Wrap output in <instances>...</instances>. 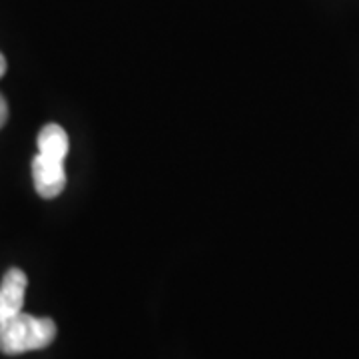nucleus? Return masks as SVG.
<instances>
[{
  "label": "nucleus",
  "instance_id": "nucleus-1",
  "mask_svg": "<svg viewBox=\"0 0 359 359\" xmlns=\"http://www.w3.org/2000/svg\"><path fill=\"white\" fill-rule=\"evenodd\" d=\"M56 337V323L50 318H34L30 313H16L0 323V351L4 355H20L26 351L44 349Z\"/></svg>",
  "mask_w": 359,
  "mask_h": 359
},
{
  "label": "nucleus",
  "instance_id": "nucleus-2",
  "mask_svg": "<svg viewBox=\"0 0 359 359\" xmlns=\"http://www.w3.org/2000/svg\"><path fill=\"white\" fill-rule=\"evenodd\" d=\"M32 178L40 198L52 200L65 192L66 172L62 160H54L48 156L36 154L32 160Z\"/></svg>",
  "mask_w": 359,
  "mask_h": 359
},
{
  "label": "nucleus",
  "instance_id": "nucleus-3",
  "mask_svg": "<svg viewBox=\"0 0 359 359\" xmlns=\"http://www.w3.org/2000/svg\"><path fill=\"white\" fill-rule=\"evenodd\" d=\"M28 278L22 269L11 268L0 283V323L22 311Z\"/></svg>",
  "mask_w": 359,
  "mask_h": 359
},
{
  "label": "nucleus",
  "instance_id": "nucleus-4",
  "mask_svg": "<svg viewBox=\"0 0 359 359\" xmlns=\"http://www.w3.org/2000/svg\"><path fill=\"white\" fill-rule=\"evenodd\" d=\"M68 148H70V142H68V134H66V130L62 126H58V124H46L44 128L40 130L39 154L65 162L66 154H68Z\"/></svg>",
  "mask_w": 359,
  "mask_h": 359
},
{
  "label": "nucleus",
  "instance_id": "nucleus-5",
  "mask_svg": "<svg viewBox=\"0 0 359 359\" xmlns=\"http://www.w3.org/2000/svg\"><path fill=\"white\" fill-rule=\"evenodd\" d=\"M6 120H8V104L4 100V96L0 94V128L6 124Z\"/></svg>",
  "mask_w": 359,
  "mask_h": 359
},
{
  "label": "nucleus",
  "instance_id": "nucleus-6",
  "mask_svg": "<svg viewBox=\"0 0 359 359\" xmlns=\"http://www.w3.org/2000/svg\"><path fill=\"white\" fill-rule=\"evenodd\" d=\"M4 72H6V58L0 54V78L4 76Z\"/></svg>",
  "mask_w": 359,
  "mask_h": 359
}]
</instances>
